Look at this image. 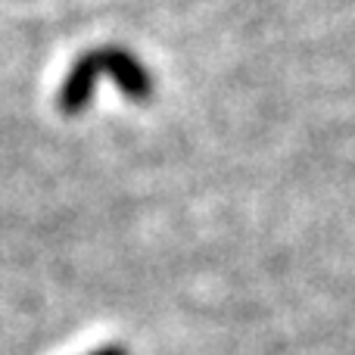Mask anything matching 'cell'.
<instances>
[{"label":"cell","instance_id":"obj_2","mask_svg":"<svg viewBox=\"0 0 355 355\" xmlns=\"http://www.w3.org/2000/svg\"><path fill=\"white\" fill-rule=\"evenodd\" d=\"M91 355H128V352L119 349V346H103V349H97V352H91Z\"/></svg>","mask_w":355,"mask_h":355},{"label":"cell","instance_id":"obj_1","mask_svg":"<svg viewBox=\"0 0 355 355\" xmlns=\"http://www.w3.org/2000/svg\"><path fill=\"white\" fill-rule=\"evenodd\" d=\"M100 75H112L119 85V91L131 100H150L153 97V75L150 69L137 60L135 53L122 47H100L85 53L72 69H69L66 81L60 91V110L66 116H78L87 106L94 91V81Z\"/></svg>","mask_w":355,"mask_h":355}]
</instances>
